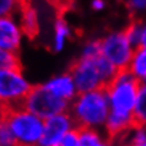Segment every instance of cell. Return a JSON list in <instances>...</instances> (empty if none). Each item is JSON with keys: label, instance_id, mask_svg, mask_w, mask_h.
Here are the masks:
<instances>
[{"label": "cell", "instance_id": "3", "mask_svg": "<svg viewBox=\"0 0 146 146\" xmlns=\"http://www.w3.org/2000/svg\"><path fill=\"white\" fill-rule=\"evenodd\" d=\"M3 119L9 125L17 146H38L43 133V119L23 105L8 109Z\"/></svg>", "mask_w": 146, "mask_h": 146}, {"label": "cell", "instance_id": "14", "mask_svg": "<svg viewBox=\"0 0 146 146\" xmlns=\"http://www.w3.org/2000/svg\"><path fill=\"white\" fill-rule=\"evenodd\" d=\"M126 69L140 82L144 81L146 77V47H135L133 57Z\"/></svg>", "mask_w": 146, "mask_h": 146}, {"label": "cell", "instance_id": "6", "mask_svg": "<svg viewBox=\"0 0 146 146\" xmlns=\"http://www.w3.org/2000/svg\"><path fill=\"white\" fill-rule=\"evenodd\" d=\"M23 107L45 120L60 113L68 111L69 103L53 96L41 84L32 87Z\"/></svg>", "mask_w": 146, "mask_h": 146}, {"label": "cell", "instance_id": "4", "mask_svg": "<svg viewBox=\"0 0 146 146\" xmlns=\"http://www.w3.org/2000/svg\"><path fill=\"white\" fill-rule=\"evenodd\" d=\"M32 87L21 67L0 68V103L6 109L21 107Z\"/></svg>", "mask_w": 146, "mask_h": 146}, {"label": "cell", "instance_id": "19", "mask_svg": "<svg viewBox=\"0 0 146 146\" xmlns=\"http://www.w3.org/2000/svg\"><path fill=\"white\" fill-rule=\"evenodd\" d=\"M0 146H17L15 137L4 119L0 120Z\"/></svg>", "mask_w": 146, "mask_h": 146}, {"label": "cell", "instance_id": "13", "mask_svg": "<svg viewBox=\"0 0 146 146\" xmlns=\"http://www.w3.org/2000/svg\"><path fill=\"white\" fill-rule=\"evenodd\" d=\"M72 37V29L63 17H58L53 26L51 47L54 52H62Z\"/></svg>", "mask_w": 146, "mask_h": 146}, {"label": "cell", "instance_id": "9", "mask_svg": "<svg viewBox=\"0 0 146 146\" xmlns=\"http://www.w3.org/2000/svg\"><path fill=\"white\" fill-rule=\"evenodd\" d=\"M25 34L17 16L0 17V50L19 52Z\"/></svg>", "mask_w": 146, "mask_h": 146}, {"label": "cell", "instance_id": "24", "mask_svg": "<svg viewBox=\"0 0 146 146\" xmlns=\"http://www.w3.org/2000/svg\"><path fill=\"white\" fill-rule=\"evenodd\" d=\"M98 146H116V141L111 140L110 137H108V136H107V137H105L104 140L102 141V142H100V144L98 145Z\"/></svg>", "mask_w": 146, "mask_h": 146}, {"label": "cell", "instance_id": "15", "mask_svg": "<svg viewBox=\"0 0 146 146\" xmlns=\"http://www.w3.org/2000/svg\"><path fill=\"white\" fill-rule=\"evenodd\" d=\"M133 116L135 120V125L146 127V86L145 84H141L140 90H139V96L136 103H135Z\"/></svg>", "mask_w": 146, "mask_h": 146}, {"label": "cell", "instance_id": "28", "mask_svg": "<svg viewBox=\"0 0 146 146\" xmlns=\"http://www.w3.org/2000/svg\"><path fill=\"white\" fill-rule=\"evenodd\" d=\"M0 120H1V119H0Z\"/></svg>", "mask_w": 146, "mask_h": 146}, {"label": "cell", "instance_id": "1", "mask_svg": "<svg viewBox=\"0 0 146 146\" xmlns=\"http://www.w3.org/2000/svg\"><path fill=\"white\" fill-rule=\"evenodd\" d=\"M68 113L77 127L103 130L110 113L105 88L78 93L69 103Z\"/></svg>", "mask_w": 146, "mask_h": 146}, {"label": "cell", "instance_id": "5", "mask_svg": "<svg viewBox=\"0 0 146 146\" xmlns=\"http://www.w3.org/2000/svg\"><path fill=\"white\" fill-rule=\"evenodd\" d=\"M102 54L111 62L116 68L126 69L133 57L135 46L125 30H114L105 34L100 40Z\"/></svg>", "mask_w": 146, "mask_h": 146}, {"label": "cell", "instance_id": "20", "mask_svg": "<svg viewBox=\"0 0 146 146\" xmlns=\"http://www.w3.org/2000/svg\"><path fill=\"white\" fill-rule=\"evenodd\" d=\"M102 54L100 51V41L99 40H89L82 47L81 56L87 58H96Z\"/></svg>", "mask_w": 146, "mask_h": 146}, {"label": "cell", "instance_id": "16", "mask_svg": "<svg viewBox=\"0 0 146 146\" xmlns=\"http://www.w3.org/2000/svg\"><path fill=\"white\" fill-rule=\"evenodd\" d=\"M125 31L136 47H146V23H133L125 29Z\"/></svg>", "mask_w": 146, "mask_h": 146}, {"label": "cell", "instance_id": "7", "mask_svg": "<svg viewBox=\"0 0 146 146\" xmlns=\"http://www.w3.org/2000/svg\"><path fill=\"white\" fill-rule=\"evenodd\" d=\"M99 57V56H98ZM87 58L79 56L77 61L71 66L69 73L74 79L78 93L104 88L105 82L99 71L97 58Z\"/></svg>", "mask_w": 146, "mask_h": 146}, {"label": "cell", "instance_id": "26", "mask_svg": "<svg viewBox=\"0 0 146 146\" xmlns=\"http://www.w3.org/2000/svg\"><path fill=\"white\" fill-rule=\"evenodd\" d=\"M141 84H145V86H146V77L144 78V81H142V82H141Z\"/></svg>", "mask_w": 146, "mask_h": 146}, {"label": "cell", "instance_id": "11", "mask_svg": "<svg viewBox=\"0 0 146 146\" xmlns=\"http://www.w3.org/2000/svg\"><path fill=\"white\" fill-rule=\"evenodd\" d=\"M135 126V120L133 115L119 114L110 111L104 125V134L111 140L118 141L125 136L129 131Z\"/></svg>", "mask_w": 146, "mask_h": 146}, {"label": "cell", "instance_id": "21", "mask_svg": "<svg viewBox=\"0 0 146 146\" xmlns=\"http://www.w3.org/2000/svg\"><path fill=\"white\" fill-rule=\"evenodd\" d=\"M53 146H79L78 144V127L68 131L64 136H62Z\"/></svg>", "mask_w": 146, "mask_h": 146}, {"label": "cell", "instance_id": "25", "mask_svg": "<svg viewBox=\"0 0 146 146\" xmlns=\"http://www.w3.org/2000/svg\"><path fill=\"white\" fill-rule=\"evenodd\" d=\"M6 110H8V109H6V108L4 107V105H3L1 103H0V119H3V118H4V115H5Z\"/></svg>", "mask_w": 146, "mask_h": 146}, {"label": "cell", "instance_id": "18", "mask_svg": "<svg viewBox=\"0 0 146 146\" xmlns=\"http://www.w3.org/2000/svg\"><path fill=\"white\" fill-rule=\"evenodd\" d=\"M20 67V58L17 52L0 50V68H17Z\"/></svg>", "mask_w": 146, "mask_h": 146}, {"label": "cell", "instance_id": "17", "mask_svg": "<svg viewBox=\"0 0 146 146\" xmlns=\"http://www.w3.org/2000/svg\"><path fill=\"white\" fill-rule=\"evenodd\" d=\"M25 0H0V17L17 16Z\"/></svg>", "mask_w": 146, "mask_h": 146}, {"label": "cell", "instance_id": "22", "mask_svg": "<svg viewBox=\"0 0 146 146\" xmlns=\"http://www.w3.org/2000/svg\"><path fill=\"white\" fill-rule=\"evenodd\" d=\"M126 4L134 14H144L146 11V0H126Z\"/></svg>", "mask_w": 146, "mask_h": 146}, {"label": "cell", "instance_id": "8", "mask_svg": "<svg viewBox=\"0 0 146 146\" xmlns=\"http://www.w3.org/2000/svg\"><path fill=\"white\" fill-rule=\"evenodd\" d=\"M74 120L68 111H63L60 114L45 119L43 124V133L41 140L38 142V146H53L60 140L62 136H64L68 131L76 129Z\"/></svg>", "mask_w": 146, "mask_h": 146}, {"label": "cell", "instance_id": "23", "mask_svg": "<svg viewBox=\"0 0 146 146\" xmlns=\"http://www.w3.org/2000/svg\"><path fill=\"white\" fill-rule=\"evenodd\" d=\"M105 6H107L105 0H92V1H90V9H92L93 11L100 13L105 9Z\"/></svg>", "mask_w": 146, "mask_h": 146}, {"label": "cell", "instance_id": "10", "mask_svg": "<svg viewBox=\"0 0 146 146\" xmlns=\"http://www.w3.org/2000/svg\"><path fill=\"white\" fill-rule=\"evenodd\" d=\"M42 86L50 93H52L53 96L67 102V103H71L78 94V89L76 87L74 79H73L72 74L69 72H64V73H60V74L53 76L48 81L43 83Z\"/></svg>", "mask_w": 146, "mask_h": 146}, {"label": "cell", "instance_id": "27", "mask_svg": "<svg viewBox=\"0 0 146 146\" xmlns=\"http://www.w3.org/2000/svg\"><path fill=\"white\" fill-rule=\"evenodd\" d=\"M51 1H54V0H51Z\"/></svg>", "mask_w": 146, "mask_h": 146}, {"label": "cell", "instance_id": "12", "mask_svg": "<svg viewBox=\"0 0 146 146\" xmlns=\"http://www.w3.org/2000/svg\"><path fill=\"white\" fill-rule=\"evenodd\" d=\"M17 19L20 21V25L24 30L25 36L27 37H35L38 34V16L36 9L30 3L25 0L23 6H21Z\"/></svg>", "mask_w": 146, "mask_h": 146}, {"label": "cell", "instance_id": "2", "mask_svg": "<svg viewBox=\"0 0 146 146\" xmlns=\"http://www.w3.org/2000/svg\"><path fill=\"white\" fill-rule=\"evenodd\" d=\"M141 82L127 69H120L115 77L104 87L110 111L133 115Z\"/></svg>", "mask_w": 146, "mask_h": 146}]
</instances>
